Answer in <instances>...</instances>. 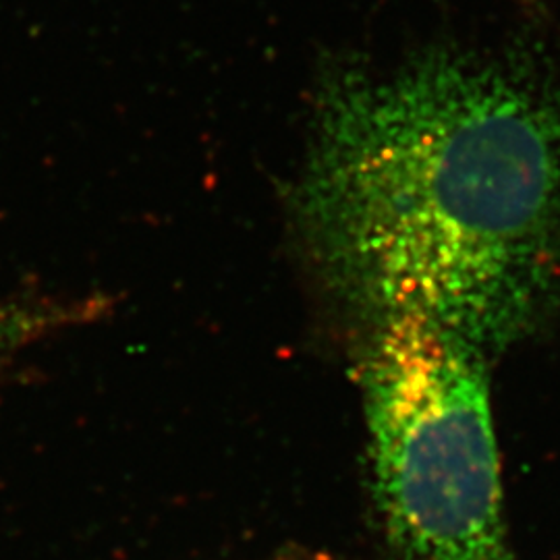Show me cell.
Here are the masks:
<instances>
[{
	"label": "cell",
	"mask_w": 560,
	"mask_h": 560,
	"mask_svg": "<svg viewBox=\"0 0 560 560\" xmlns=\"http://www.w3.org/2000/svg\"><path fill=\"white\" fill-rule=\"evenodd\" d=\"M370 328L361 386L388 540L405 560H517L486 360L418 316Z\"/></svg>",
	"instance_id": "7a4b0ae2"
},
{
	"label": "cell",
	"mask_w": 560,
	"mask_h": 560,
	"mask_svg": "<svg viewBox=\"0 0 560 560\" xmlns=\"http://www.w3.org/2000/svg\"><path fill=\"white\" fill-rule=\"evenodd\" d=\"M291 214L322 287L370 326L418 316L488 361L560 272V96L517 62L430 52L342 69Z\"/></svg>",
	"instance_id": "6da1fadb"
},
{
	"label": "cell",
	"mask_w": 560,
	"mask_h": 560,
	"mask_svg": "<svg viewBox=\"0 0 560 560\" xmlns=\"http://www.w3.org/2000/svg\"><path fill=\"white\" fill-rule=\"evenodd\" d=\"M104 301L11 300L0 301V370L30 342L48 332L90 320Z\"/></svg>",
	"instance_id": "3957f363"
}]
</instances>
